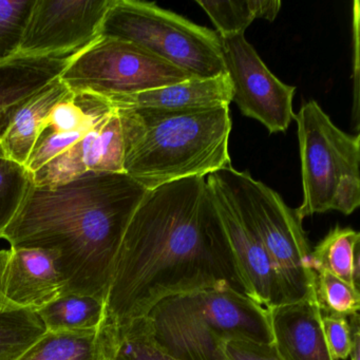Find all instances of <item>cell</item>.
<instances>
[{"instance_id": "31", "label": "cell", "mask_w": 360, "mask_h": 360, "mask_svg": "<svg viewBox=\"0 0 360 360\" xmlns=\"http://www.w3.org/2000/svg\"><path fill=\"white\" fill-rule=\"evenodd\" d=\"M106 360H115V359H112V358H111V357H108V358H107Z\"/></svg>"}, {"instance_id": "21", "label": "cell", "mask_w": 360, "mask_h": 360, "mask_svg": "<svg viewBox=\"0 0 360 360\" xmlns=\"http://www.w3.org/2000/svg\"><path fill=\"white\" fill-rule=\"evenodd\" d=\"M197 4L210 16L221 39L244 34L257 18L273 22L281 8L279 0H198Z\"/></svg>"}, {"instance_id": "28", "label": "cell", "mask_w": 360, "mask_h": 360, "mask_svg": "<svg viewBox=\"0 0 360 360\" xmlns=\"http://www.w3.org/2000/svg\"><path fill=\"white\" fill-rule=\"evenodd\" d=\"M218 360H282L273 343L229 340L218 347Z\"/></svg>"}, {"instance_id": "27", "label": "cell", "mask_w": 360, "mask_h": 360, "mask_svg": "<svg viewBox=\"0 0 360 360\" xmlns=\"http://www.w3.org/2000/svg\"><path fill=\"white\" fill-rule=\"evenodd\" d=\"M321 322L326 345L333 359H349L352 347V326L347 318L322 314Z\"/></svg>"}, {"instance_id": "24", "label": "cell", "mask_w": 360, "mask_h": 360, "mask_svg": "<svg viewBox=\"0 0 360 360\" xmlns=\"http://www.w3.org/2000/svg\"><path fill=\"white\" fill-rule=\"evenodd\" d=\"M314 295L322 314L354 317L360 309L359 288L326 269H314Z\"/></svg>"}, {"instance_id": "12", "label": "cell", "mask_w": 360, "mask_h": 360, "mask_svg": "<svg viewBox=\"0 0 360 360\" xmlns=\"http://www.w3.org/2000/svg\"><path fill=\"white\" fill-rule=\"evenodd\" d=\"M206 182L212 191L244 294L266 309L286 304L283 288L271 259L236 204L210 174Z\"/></svg>"}, {"instance_id": "14", "label": "cell", "mask_w": 360, "mask_h": 360, "mask_svg": "<svg viewBox=\"0 0 360 360\" xmlns=\"http://www.w3.org/2000/svg\"><path fill=\"white\" fill-rule=\"evenodd\" d=\"M274 347L282 360H334L315 295L269 309Z\"/></svg>"}, {"instance_id": "4", "label": "cell", "mask_w": 360, "mask_h": 360, "mask_svg": "<svg viewBox=\"0 0 360 360\" xmlns=\"http://www.w3.org/2000/svg\"><path fill=\"white\" fill-rule=\"evenodd\" d=\"M146 317L158 345L179 360H218L229 340L274 342L269 309L229 288L169 297Z\"/></svg>"}, {"instance_id": "25", "label": "cell", "mask_w": 360, "mask_h": 360, "mask_svg": "<svg viewBox=\"0 0 360 360\" xmlns=\"http://www.w3.org/2000/svg\"><path fill=\"white\" fill-rule=\"evenodd\" d=\"M32 185L33 176L26 166L0 157V233L18 214Z\"/></svg>"}, {"instance_id": "17", "label": "cell", "mask_w": 360, "mask_h": 360, "mask_svg": "<svg viewBox=\"0 0 360 360\" xmlns=\"http://www.w3.org/2000/svg\"><path fill=\"white\" fill-rule=\"evenodd\" d=\"M69 91L58 77L16 107L7 130L0 139V147L7 159L26 166L46 119Z\"/></svg>"}, {"instance_id": "6", "label": "cell", "mask_w": 360, "mask_h": 360, "mask_svg": "<svg viewBox=\"0 0 360 360\" xmlns=\"http://www.w3.org/2000/svg\"><path fill=\"white\" fill-rule=\"evenodd\" d=\"M210 176L233 200L262 242L283 288L286 303L314 294L315 273L309 265V242L296 210L271 187L248 172L229 165Z\"/></svg>"}, {"instance_id": "26", "label": "cell", "mask_w": 360, "mask_h": 360, "mask_svg": "<svg viewBox=\"0 0 360 360\" xmlns=\"http://www.w3.org/2000/svg\"><path fill=\"white\" fill-rule=\"evenodd\" d=\"M37 0H0V62L20 52Z\"/></svg>"}, {"instance_id": "9", "label": "cell", "mask_w": 360, "mask_h": 360, "mask_svg": "<svg viewBox=\"0 0 360 360\" xmlns=\"http://www.w3.org/2000/svg\"><path fill=\"white\" fill-rule=\"evenodd\" d=\"M221 41L225 71L233 87L231 102L244 117L260 122L269 134L285 132L294 120L296 87L282 83L269 71L244 34Z\"/></svg>"}, {"instance_id": "13", "label": "cell", "mask_w": 360, "mask_h": 360, "mask_svg": "<svg viewBox=\"0 0 360 360\" xmlns=\"http://www.w3.org/2000/svg\"><path fill=\"white\" fill-rule=\"evenodd\" d=\"M88 172H124V140L117 109L82 140L32 174L33 185L56 187Z\"/></svg>"}, {"instance_id": "15", "label": "cell", "mask_w": 360, "mask_h": 360, "mask_svg": "<svg viewBox=\"0 0 360 360\" xmlns=\"http://www.w3.org/2000/svg\"><path fill=\"white\" fill-rule=\"evenodd\" d=\"M233 87L229 75L193 79L130 96L106 98L113 108H153L199 110L229 106Z\"/></svg>"}, {"instance_id": "29", "label": "cell", "mask_w": 360, "mask_h": 360, "mask_svg": "<svg viewBox=\"0 0 360 360\" xmlns=\"http://www.w3.org/2000/svg\"><path fill=\"white\" fill-rule=\"evenodd\" d=\"M358 317L359 316H354L352 319V347L351 354H349V360H359V351H360V332H359V322H358Z\"/></svg>"}, {"instance_id": "19", "label": "cell", "mask_w": 360, "mask_h": 360, "mask_svg": "<svg viewBox=\"0 0 360 360\" xmlns=\"http://www.w3.org/2000/svg\"><path fill=\"white\" fill-rule=\"evenodd\" d=\"M37 314L46 332L98 330L106 319V301L90 295L65 294Z\"/></svg>"}, {"instance_id": "20", "label": "cell", "mask_w": 360, "mask_h": 360, "mask_svg": "<svg viewBox=\"0 0 360 360\" xmlns=\"http://www.w3.org/2000/svg\"><path fill=\"white\" fill-rule=\"evenodd\" d=\"M360 233L351 227L336 225L311 250V271L326 269L347 283L358 286Z\"/></svg>"}, {"instance_id": "2", "label": "cell", "mask_w": 360, "mask_h": 360, "mask_svg": "<svg viewBox=\"0 0 360 360\" xmlns=\"http://www.w3.org/2000/svg\"><path fill=\"white\" fill-rule=\"evenodd\" d=\"M147 191L125 172H88L56 187L32 185L0 241L58 250L66 294L106 301L122 238Z\"/></svg>"}, {"instance_id": "7", "label": "cell", "mask_w": 360, "mask_h": 360, "mask_svg": "<svg viewBox=\"0 0 360 360\" xmlns=\"http://www.w3.org/2000/svg\"><path fill=\"white\" fill-rule=\"evenodd\" d=\"M100 37L134 44L199 79L226 73L216 31L153 3L113 0Z\"/></svg>"}, {"instance_id": "22", "label": "cell", "mask_w": 360, "mask_h": 360, "mask_svg": "<svg viewBox=\"0 0 360 360\" xmlns=\"http://www.w3.org/2000/svg\"><path fill=\"white\" fill-rule=\"evenodd\" d=\"M108 355L115 360H179L164 351L153 338L148 318L131 320L122 326L105 323Z\"/></svg>"}, {"instance_id": "1", "label": "cell", "mask_w": 360, "mask_h": 360, "mask_svg": "<svg viewBox=\"0 0 360 360\" xmlns=\"http://www.w3.org/2000/svg\"><path fill=\"white\" fill-rule=\"evenodd\" d=\"M243 292L206 176L147 191L122 238L105 323L148 315L160 301L207 288Z\"/></svg>"}, {"instance_id": "18", "label": "cell", "mask_w": 360, "mask_h": 360, "mask_svg": "<svg viewBox=\"0 0 360 360\" xmlns=\"http://www.w3.org/2000/svg\"><path fill=\"white\" fill-rule=\"evenodd\" d=\"M107 330L46 332L18 360H106Z\"/></svg>"}, {"instance_id": "5", "label": "cell", "mask_w": 360, "mask_h": 360, "mask_svg": "<svg viewBox=\"0 0 360 360\" xmlns=\"http://www.w3.org/2000/svg\"><path fill=\"white\" fill-rule=\"evenodd\" d=\"M298 134L303 200L301 221L336 210L349 216L360 205V136L339 129L315 101L294 115Z\"/></svg>"}, {"instance_id": "16", "label": "cell", "mask_w": 360, "mask_h": 360, "mask_svg": "<svg viewBox=\"0 0 360 360\" xmlns=\"http://www.w3.org/2000/svg\"><path fill=\"white\" fill-rule=\"evenodd\" d=\"M77 52L58 56L18 52L0 62V139L9 124V110L58 79Z\"/></svg>"}, {"instance_id": "10", "label": "cell", "mask_w": 360, "mask_h": 360, "mask_svg": "<svg viewBox=\"0 0 360 360\" xmlns=\"http://www.w3.org/2000/svg\"><path fill=\"white\" fill-rule=\"evenodd\" d=\"M113 0H37L20 52L75 53L96 41Z\"/></svg>"}, {"instance_id": "8", "label": "cell", "mask_w": 360, "mask_h": 360, "mask_svg": "<svg viewBox=\"0 0 360 360\" xmlns=\"http://www.w3.org/2000/svg\"><path fill=\"white\" fill-rule=\"evenodd\" d=\"M193 77L134 44L103 37L77 52L60 75L70 91L105 98L140 94Z\"/></svg>"}, {"instance_id": "3", "label": "cell", "mask_w": 360, "mask_h": 360, "mask_svg": "<svg viewBox=\"0 0 360 360\" xmlns=\"http://www.w3.org/2000/svg\"><path fill=\"white\" fill-rule=\"evenodd\" d=\"M117 111L123 131L124 172L147 191L182 179L207 176L231 165L229 106Z\"/></svg>"}, {"instance_id": "11", "label": "cell", "mask_w": 360, "mask_h": 360, "mask_svg": "<svg viewBox=\"0 0 360 360\" xmlns=\"http://www.w3.org/2000/svg\"><path fill=\"white\" fill-rule=\"evenodd\" d=\"M66 290L58 250L0 245V305L4 309L39 311Z\"/></svg>"}, {"instance_id": "30", "label": "cell", "mask_w": 360, "mask_h": 360, "mask_svg": "<svg viewBox=\"0 0 360 360\" xmlns=\"http://www.w3.org/2000/svg\"><path fill=\"white\" fill-rule=\"evenodd\" d=\"M0 157H5V155H4L3 149H1V147H0Z\"/></svg>"}, {"instance_id": "23", "label": "cell", "mask_w": 360, "mask_h": 360, "mask_svg": "<svg viewBox=\"0 0 360 360\" xmlns=\"http://www.w3.org/2000/svg\"><path fill=\"white\" fill-rule=\"evenodd\" d=\"M45 333L37 311H7L0 305V360H18Z\"/></svg>"}]
</instances>
